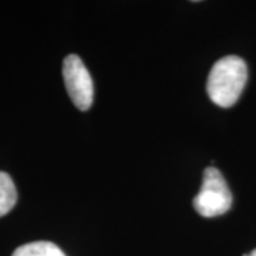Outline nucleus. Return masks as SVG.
Segmentation results:
<instances>
[{
  "label": "nucleus",
  "instance_id": "obj_1",
  "mask_svg": "<svg viewBox=\"0 0 256 256\" xmlns=\"http://www.w3.org/2000/svg\"><path fill=\"white\" fill-rule=\"evenodd\" d=\"M248 80V67L238 56H226L212 66L206 92L216 106L228 108L239 100Z\"/></svg>",
  "mask_w": 256,
  "mask_h": 256
},
{
  "label": "nucleus",
  "instance_id": "obj_2",
  "mask_svg": "<svg viewBox=\"0 0 256 256\" xmlns=\"http://www.w3.org/2000/svg\"><path fill=\"white\" fill-rule=\"evenodd\" d=\"M232 205V194L220 171L215 166H208L204 171L202 186L194 198V208L205 218H214L228 212Z\"/></svg>",
  "mask_w": 256,
  "mask_h": 256
},
{
  "label": "nucleus",
  "instance_id": "obj_3",
  "mask_svg": "<svg viewBox=\"0 0 256 256\" xmlns=\"http://www.w3.org/2000/svg\"><path fill=\"white\" fill-rule=\"evenodd\" d=\"M63 77L66 90L74 106L82 111L88 110L92 107L94 96L92 80L78 56L70 54L64 58Z\"/></svg>",
  "mask_w": 256,
  "mask_h": 256
},
{
  "label": "nucleus",
  "instance_id": "obj_4",
  "mask_svg": "<svg viewBox=\"0 0 256 256\" xmlns=\"http://www.w3.org/2000/svg\"><path fill=\"white\" fill-rule=\"evenodd\" d=\"M18 202V191L9 174L0 171V216L13 210Z\"/></svg>",
  "mask_w": 256,
  "mask_h": 256
},
{
  "label": "nucleus",
  "instance_id": "obj_5",
  "mask_svg": "<svg viewBox=\"0 0 256 256\" xmlns=\"http://www.w3.org/2000/svg\"><path fill=\"white\" fill-rule=\"evenodd\" d=\"M12 256H67L53 242H32L18 248Z\"/></svg>",
  "mask_w": 256,
  "mask_h": 256
},
{
  "label": "nucleus",
  "instance_id": "obj_6",
  "mask_svg": "<svg viewBox=\"0 0 256 256\" xmlns=\"http://www.w3.org/2000/svg\"><path fill=\"white\" fill-rule=\"evenodd\" d=\"M244 256H256V249H255V250H252V252H250L249 255H244Z\"/></svg>",
  "mask_w": 256,
  "mask_h": 256
}]
</instances>
